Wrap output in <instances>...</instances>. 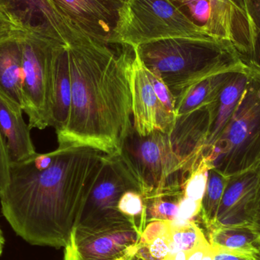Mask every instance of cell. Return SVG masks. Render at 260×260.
<instances>
[{
	"instance_id": "2e32d148",
	"label": "cell",
	"mask_w": 260,
	"mask_h": 260,
	"mask_svg": "<svg viewBox=\"0 0 260 260\" xmlns=\"http://www.w3.org/2000/svg\"><path fill=\"white\" fill-rule=\"evenodd\" d=\"M253 69L246 65L238 70L226 83L220 93L213 123L205 146L203 157L216 142L236 108L243 92L248 83Z\"/></svg>"
},
{
	"instance_id": "7a4b0ae2",
	"label": "cell",
	"mask_w": 260,
	"mask_h": 260,
	"mask_svg": "<svg viewBox=\"0 0 260 260\" xmlns=\"http://www.w3.org/2000/svg\"><path fill=\"white\" fill-rule=\"evenodd\" d=\"M105 155L89 147H58L11 163L0 203L14 232L32 245H70Z\"/></svg>"
},
{
	"instance_id": "9c48e42d",
	"label": "cell",
	"mask_w": 260,
	"mask_h": 260,
	"mask_svg": "<svg viewBox=\"0 0 260 260\" xmlns=\"http://www.w3.org/2000/svg\"><path fill=\"white\" fill-rule=\"evenodd\" d=\"M141 233L126 217L77 226L72 247L79 260H130Z\"/></svg>"
},
{
	"instance_id": "1f68e13d",
	"label": "cell",
	"mask_w": 260,
	"mask_h": 260,
	"mask_svg": "<svg viewBox=\"0 0 260 260\" xmlns=\"http://www.w3.org/2000/svg\"><path fill=\"white\" fill-rule=\"evenodd\" d=\"M24 25L18 17L0 9V41L24 28Z\"/></svg>"
},
{
	"instance_id": "484cf974",
	"label": "cell",
	"mask_w": 260,
	"mask_h": 260,
	"mask_svg": "<svg viewBox=\"0 0 260 260\" xmlns=\"http://www.w3.org/2000/svg\"><path fill=\"white\" fill-rule=\"evenodd\" d=\"M250 30L252 53L248 67L260 73V0H244Z\"/></svg>"
},
{
	"instance_id": "f546056e",
	"label": "cell",
	"mask_w": 260,
	"mask_h": 260,
	"mask_svg": "<svg viewBox=\"0 0 260 260\" xmlns=\"http://www.w3.org/2000/svg\"><path fill=\"white\" fill-rule=\"evenodd\" d=\"M202 203L183 197L179 203L178 214L175 222L185 223L197 221L201 210Z\"/></svg>"
},
{
	"instance_id": "7402d4cb",
	"label": "cell",
	"mask_w": 260,
	"mask_h": 260,
	"mask_svg": "<svg viewBox=\"0 0 260 260\" xmlns=\"http://www.w3.org/2000/svg\"><path fill=\"white\" fill-rule=\"evenodd\" d=\"M183 193L163 194L145 200L146 221H174L178 214L179 203Z\"/></svg>"
},
{
	"instance_id": "d6986e66",
	"label": "cell",
	"mask_w": 260,
	"mask_h": 260,
	"mask_svg": "<svg viewBox=\"0 0 260 260\" xmlns=\"http://www.w3.org/2000/svg\"><path fill=\"white\" fill-rule=\"evenodd\" d=\"M207 235L209 244L217 250L258 254L260 235L251 223L217 227Z\"/></svg>"
},
{
	"instance_id": "cb8c5ba5",
	"label": "cell",
	"mask_w": 260,
	"mask_h": 260,
	"mask_svg": "<svg viewBox=\"0 0 260 260\" xmlns=\"http://www.w3.org/2000/svg\"><path fill=\"white\" fill-rule=\"evenodd\" d=\"M44 0H0V9L18 17L24 24L41 21Z\"/></svg>"
},
{
	"instance_id": "ac0fdd59",
	"label": "cell",
	"mask_w": 260,
	"mask_h": 260,
	"mask_svg": "<svg viewBox=\"0 0 260 260\" xmlns=\"http://www.w3.org/2000/svg\"><path fill=\"white\" fill-rule=\"evenodd\" d=\"M245 66V63L241 62L230 70L208 76L189 87L176 102V117L184 115L218 100L226 83L235 73Z\"/></svg>"
},
{
	"instance_id": "d590c367",
	"label": "cell",
	"mask_w": 260,
	"mask_h": 260,
	"mask_svg": "<svg viewBox=\"0 0 260 260\" xmlns=\"http://www.w3.org/2000/svg\"><path fill=\"white\" fill-rule=\"evenodd\" d=\"M64 260H79L73 247L71 244L65 247V252H64Z\"/></svg>"
},
{
	"instance_id": "ab89813d",
	"label": "cell",
	"mask_w": 260,
	"mask_h": 260,
	"mask_svg": "<svg viewBox=\"0 0 260 260\" xmlns=\"http://www.w3.org/2000/svg\"><path fill=\"white\" fill-rule=\"evenodd\" d=\"M163 260H171V258H170L169 254L168 255V256H166V257Z\"/></svg>"
},
{
	"instance_id": "d6a6232c",
	"label": "cell",
	"mask_w": 260,
	"mask_h": 260,
	"mask_svg": "<svg viewBox=\"0 0 260 260\" xmlns=\"http://www.w3.org/2000/svg\"><path fill=\"white\" fill-rule=\"evenodd\" d=\"M10 165L6 140L0 132V192L9 183Z\"/></svg>"
},
{
	"instance_id": "8d00e7d4",
	"label": "cell",
	"mask_w": 260,
	"mask_h": 260,
	"mask_svg": "<svg viewBox=\"0 0 260 260\" xmlns=\"http://www.w3.org/2000/svg\"><path fill=\"white\" fill-rule=\"evenodd\" d=\"M214 254H215V250H214L213 247L211 246L210 248L206 252V254L203 256V259L202 260H213Z\"/></svg>"
},
{
	"instance_id": "4316f807",
	"label": "cell",
	"mask_w": 260,
	"mask_h": 260,
	"mask_svg": "<svg viewBox=\"0 0 260 260\" xmlns=\"http://www.w3.org/2000/svg\"><path fill=\"white\" fill-rule=\"evenodd\" d=\"M170 253L171 246L168 232L150 244L139 243L130 260H163Z\"/></svg>"
},
{
	"instance_id": "52a82bcc",
	"label": "cell",
	"mask_w": 260,
	"mask_h": 260,
	"mask_svg": "<svg viewBox=\"0 0 260 260\" xmlns=\"http://www.w3.org/2000/svg\"><path fill=\"white\" fill-rule=\"evenodd\" d=\"M209 37L171 0H127L120 12L116 43L137 47L168 38Z\"/></svg>"
},
{
	"instance_id": "d4e9b609",
	"label": "cell",
	"mask_w": 260,
	"mask_h": 260,
	"mask_svg": "<svg viewBox=\"0 0 260 260\" xmlns=\"http://www.w3.org/2000/svg\"><path fill=\"white\" fill-rule=\"evenodd\" d=\"M211 167L206 157L202 158L198 166L193 170L183 186V197L202 203L206 185L208 174Z\"/></svg>"
},
{
	"instance_id": "5b68a950",
	"label": "cell",
	"mask_w": 260,
	"mask_h": 260,
	"mask_svg": "<svg viewBox=\"0 0 260 260\" xmlns=\"http://www.w3.org/2000/svg\"><path fill=\"white\" fill-rule=\"evenodd\" d=\"M204 157L226 177L260 168V73L253 69L232 117Z\"/></svg>"
},
{
	"instance_id": "5bb4252c",
	"label": "cell",
	"mask_w": 260,
	"mask_h": 260,
	"mask_svg": "<svg viewBox=\"0 0 260 260\" xmlns=\"http://www.w3.org/2000/svg\"><path fill=\"white\" fill-rule=\"evenodd\" d=\"M21 30L0 41V98L23 110Z\"/></svg>"
},
{
	"instance_id": "4dcf8cb0",
	"label": "cell",
	"mask_w": 260,
	"mask_h": 260,
	"mask_svg": "<svg viewBox=\"0 0 260 260\" xmlns=\"http://www.w3.org/2000/svg\"><path fill=\"white\" fill-rule=\"evenodd\" d=\"M171 221H151L147 223L145 229L141 234L139 243L142 244H150L154 240L166 235L169 232Z\"/></svg>"
},
{
	"instance_id": "603a6c76",
	"label": "cell",
	"mask_w": 260,
	"mask_h": 260,
	"mask_svg": "<svg viewBox=\"0 0 260 260\" xmlns=\"http://www.w3.org/2000/svg\"><path fill=\"white\" fill-rule=\"evenodd\" d=\"M117 209L142 234L147 224L146 206L142 193L137 191H126L120 197Z\"/></svg>"
},
{
	"instance_id": "3957f363",
	"label": "cell",
	"mask_w": 260,
	"mask_h": 260,
	"mask_svg": "<svg viewBox=\"0 0 260 260\" xmlns=\"http://www.w3.org/2000/svg\"><path fill=\"white\" fill-rule=\"evenodd\" d=\"M135 48L145 68L164 81L176 102L197 82L243 62L232 44L212 37L168 38Z\"/></svg>"
},
{
	"instance_id": "60d3db41",
	"label": "cell",
	"mask_w": 260,
	"mask_h": 260,
	"mask_svg": "<svg viewBox=\"0 0 260 260\" xmlns=\"http://www.w3.org/2000/svg\"><path fill=\"white\" fill-rule=\"evenodd\" d=\"M121 1L124 2V3H126V2L127 1V0H121Z\"/></svg>"
},
{
	"instance_id": "ba28073f",
	"label": "cell",
	"mask_w": 260,
	"mask_h": 260,
	"mask_svg": "<svg viewBox=\"0 0 260 260\" xmlns=\"http://www.w3.org/2000/svg\"><path fill=\"white\" fill-rule=\"evenodd\" d=\"M129 190L142 193L140 183L133 170L121 154H106L76 227L125 217L117 206L122 195Z\"/></svg>"
},
{
	"instance_id": "7c38bea8",
	"label": "cell",
	"mask_w": 260,
	"mask_h": 260,
	"mask_svg": "<svg viewBox=\"0 0 260 260\" xmlns=\"http://www.w3.org/2000/svg\"><path fill=\"white\" fill-rule=\"evenodd\" d=\"M209 3L210 12L204 27L206 33L232 44L242 62L248 66L252 38L244 0H209Z\"/></svg>"
},
{
	"instance_id": "30bf717a",
	"label": "cell",
	"mask_w": 260,
	"mask_h": 260,
	"mask_svg": "<svg viewBox=\"0 0 260 260\" xmlns=\"http://www.w3.org/2000/svg\"><path fill=\"white\" fill-rule=\"evenodd\" d=\"M59 15L87 35L109 44H117L121 0H44Z\"/></svg>"
},
{
	"instance_id": "4fadbf2b",
	"label": "cell",
	"mask_w": 260,
	"mask_h": 260,
	"mask_svg": "<svg viewBox=\"0 0 260 260\" xmlns=\"http://www.w3.org/2000/svg\"><path fill=\"white\" fill-rule=\"evenodd\" d=\"M259 180L260 168L231 177L220 203L215 224L209 232L221 226L250 223L247 211L257 190Z\"/></svg>"
},
{
	"instance_id": "74e56055",
	"label": "cell",
	"mask_w": 260,
	"mask_h": 260,
	"mask_svg": "<svg viewBox=\"0 0 260 260\" xmlns=\"http://www.w3.org/2000/svg\"><path fill=\"white\" fill-rule=\"evenodd\" d=\"M5 246V238L3 236V232H2L1 229H0V256L3 253V249H4Z\"/></svg>"
},
{
	"instance_id": "6da1fadb",
	"label": "cell",
	"mask_w": 260,
	"mask_h": 260,
	"mask_svg": "<svg viewBox=\"0 0 260 260\" xmlns=\"http://www.w3.org/2000/svg\"><path fill=\"white\" fill-rule=\"evenodd\" d=\"M46 21L67 44L72 83L68 123L59 148L89 147L121 154L133 129L129 70L134 48L102 42L82 31L50 6Z\"/></svg>"
},
{
	"instance_id": "9a60e30c",
	"label": "cell",
	"mask_w": 260,
	"mask_h": 260,
	"mask_svg": "<svg viewBox=\"0 0 260 260\" xmlns=\"http://www.w3.org/2000/svg\"><path fill=\"white\" fill-rule=\"evenodd\" d=\"M23 110L0 98V132L6 140L11 163L24 161L37 154L30 128L23 118Z\"/></svg>"
},
{
	"instance_id": "83f0119b",
	"label": "cell",
	"mask_w": 260,
	"mask_h": 260,
	"mask_svg": "<svg viewBox=\"0 0 260 260\" xmlns=\"http://www.w3.org/2000/svg\"><path fill=\"white\" fill-rule=\"evenodd\" d=\"M180 9L186 8L188 16L198 25L205 27L210 12L209 0H171Z\"/></svg>"
},
{
	"instance_id": "8992f818",
	"label": "cell",
	"mask_w": 260,
	"mask_h": 260,
	"mask_svg": "<svg viewBox=\"0 0 260 260\" xmlns=\"http://www.w3.org/2000/svg\"><path fill=\"white\" fill-rule=\"evenodd\" d=\"M121 155L137 177L144 200L163 194L183 193L192 170L176 152L169 134L154 130L140 136L132 130Z\"/></svg>"
},
{
	"instance_id": "836d02e7",
	"label": "cell",
	"mask_w": 260,
	"mask_h": 260,
	"mask_svg": "<svg viewBox=\"0 0 260 260\" xmlns=\"http://www.w3.org/2000/svg\"><path fill=\"white\" fill-rule=\"evenodd\" d=\"M248 221L253 224L260 235V180L259 186L247 211Z\"/></svg>"
},
{
	"instance_id": "f1b7e54d",
	"label": "cell",
	"mask_w": 260,
	"mask_h": 260,
	"mask_svg": "<svg viewBox=\"0 0 260 260\" xmlns=\"http://www.w3.org/2000/svg\"><path fill=\"white\" fill-rule=\"evenodd\" d=\"M146 72L159 102L164 105L170 114L176 116V100L169 88L156 73L149 71L147 69Z\"/></svg>"
},
{
	"instance_id": "f35d334b",
	"label": "cell",
	"mask_w": 260,
	"mask_h": 260,
	"mask_svg": "<svg viewBox=\"0 0 260 260\" xmlns=\"http://www.w3.org/2000/svg\"><path fill=\"white\" fill-rule=\"evenodd\" d=\"M256 247H257V249H258L257 256H258V257H259L260 259V241L259 243H258L257 244H256Z\"/></svg>"
},
{
	"instance_id": "e575fe53",
	"label": "cell",
	"mask_w": 260,
	"mask_h": 260,
	"mask_svg": "<svg viewBox=\"0 0 260 260\" xmlns=\"http://www.w3.org/2000/svg\"><path fill=\"white\" fill-rule=\"evenodd\" d=\"M215 250L213 260H260L257 255L252 253H238L227 250Z\"/></svg>"
},
{
	"instance_id": "44dd1931",
	"label": "cell",
	"mask_w": 260,
	"mask_h": 260,
	"mask_svg": "<svg viewBox=\"0 0 260 260\" xmlns=\"http://www.w3.org/2000/svg\"><path fill=\"white\" fill-rule=\"evenodd\" d=\"M169 238L171 253L177 251L189 252L209 241L204 232L197 224V221L185 223L171 221Z\"/></svg>"
},
{
	"instance_id": "ffe728a7",
	"label": "cell",
	"mask_w": 260,
	"mask_h": 260,
	"mask_svg": "<svg viewBox=\"0 0 260 260\" xmlns=\"http://www.w3.org/2000/svg\"><path fill=\"white\" fill-rule=\"evenodd\" d=\"M230 179L214 168L209 169L206 192L198 217L207 233L215 224L220 203Z\"/></svg>"
},
{
	"instance_id": "8fae6325",
	"label": "cell",
	"mask_w": 260,
	"mask_h": 260,
	"mask_svg": "<svg viewBox=\"0 0 260 260\" xmlns=\"http://www.w3.org/2000/svg\"><path fill=\"white\" fill-rule=\"evenodd\" d=\"M134 48V56L129 70L133 129L139 136H145L158 129L171 134L176 116L170 114L159 102L147 75L146 69Z\"/></svg>"
},
{
	"instance_id": "277c9868",
	"label": "cell",
	"mask_w": 260,
	"mask_h": 260,
	"mask_svg": "<svg viewBox=\"0 0 260 260\" xmlns=\"http://www.w3.org/2000/svg\"><path fill=\"white\" fill-rule=\"evenodd\" d=\"M22 47L23 112L30 129L51 126L55 63L64 41L46 21L25 24Z\"/></svg>"
},
{
	"instance_id": "e0dca14e",
	"label": "cell",
	"mask_w": 260,
	"mask_h": 260,
	"mask_svg": "<svg viewBox=\"0 0 260 260\" xmlns=\"http://www.w3.org/2000/svg\"><path fill=\"white\" fill-rule=\"evenodd\" d=\"M64 41V40H63ZM72 102V83L67 44L64 41L58 53L53 76L51 126L57 136L67 127Z\"/></svg>"
}]
</instances>
